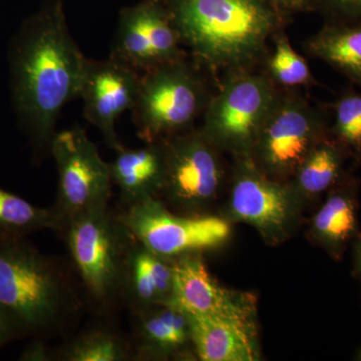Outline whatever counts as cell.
<instances>
[{
  "mask_svg": "<svg viewBox=\"0 0 361 361\" xmlns=\"http://www.w3.org/2000/svg\"><path fill=\"white\" fill-rule=\"evenodd\" d=\"M14 51L16 106L35 149L51 152L59 114L80 97L87 59L56 6L28 25Z\"/></svg>",
  "mask_w": 361,
  "mask_h": 361,
  "instance_id": "obj_1",
  "label": "cell"
},
{
  "mask_svg": "<svg viewBox=\"0 0 361 361\" xmlns=\"http://www.w3.org/2000/svg\"><path fill=\"white\" fill-rule=\"evenodd\" d=\"M0 304L25 337L45 339L70 331L85 306L71 263L42 253L26 237L0 234Z\"/></svg>",
  "mask_w": 361,
  "mask_h": 361,
  "instance_id": "obj_2",
  "label": "cell"
},
{
  "mask_svg": "<svg viewBox=\"0 0 361 361\" xmlns=\"http://www.w3.org/2000/svg\"><path fill=\"white\" fill-rule=\"evenodd\" d=\"M183 44L214 68H240L257 58L277 26L263 0H172Z\"/></svg>",
  "mask_w": 361,
  "mask_h": 361,
  "instance_id": "obj_3",
  "label": "cell"
},
{
  "mask_svg": "<svg viewBox=\"0 0 361 361\" xmlns=\"http://www.w3.org/2000/svg\"><path fill=\"white\" fill-rule=\"evenodd\" d=\"M66 244L85 306L109 316L123 305L126 260L135 237L110 205L75 216L59 233Z\"/></svg>",
  "mask_w": 361,
  "mask_h": 361,
  "instance_id": "obj_4",
  "label": "cell"
},
{
  "mask_svg": "<svg viewBox=\"0 0 361 361\" xmlns=\"http://www.w3.org/2000/svg\"><path fill=\"white\" fill-rule=\"evenodd\" d=\"M209 99L203 80L183 58L145 71L132 110L137 135L148 144L185 132Z\"/></svg>",
  "mask_w": 361,
  "mask_h": 361,
  "instance_id": "obj_5",
  "label": "cell"
},
{
  "mask_svg": "<svg viewBox=\"0 0 361 361\" xmlns=\"http://www.w3.org/2000/svg\"><path fill=\"white\" fill-rule=\"evenodd\" d=\"M49 153L58 170V193L51 208L61 230L75 216L108 205L113 186L110 164L102 159L82 128L77 126L56 133Z\"/></svg>",
  "mask_w": 361,
  "mask_h": 361,
  "instance_id": "obj_6",
  "label": "cell"
},
{
  "mask_svg": "<svg viewBox=\"0 0 361 361\" xmlns=\"http://www.w3.org/2000/svg\"><path fill=\"white\" fill-rule=\"evenodd\" d=\"M278 96L273 82L264 75H233L209 99L202 132L214 145L253 148Z\"/></svg>",
  "mask_w": 361,
  "mask_h": 361,
  "instance_id": "obj_7",
  "label": "cell"
},
{
  "mask_svg": "<svg viewBox=\"0 0 361 361\" xmlns=\"http://www.w3.org/2000/svg\"><path fill=\"white\" fill-rule=\"evenodd\" d=\"M120 214L137 241L168 259L219 245L230 233L221 218L175 215L158 198L125 207Z\"/></svg>",
  "mask_w": 361,
  "mask_h": 361,
  "instance_id": "obj_8",
  "label": "cell"
},
{
  "mask_svg": "<svg viewBox=\"0 0 361 361\" xmlns=\"http://www.w3.org/2000/svg\"><path fill=\"white\" fill-rule=\"evenodd\" d=\"M164 155L161 191L171 203L195 210L215 196L221 166L213 144L203 132H185L161 139Z\"/></svg>",
  "mask_w": 361,
  "mask_h": 361,
  "instance_id": "obj_9",
  "label": "cell"
},
{
  "mask_svg": "<svg viewBox=\"0 0 361 361\" xmlns=\"http://www.w3.org/2000/svg\"><path fill=\"white\" fill-rule=\"evenodd\" d=\"M322 116L302 97L278 96L254 145L263 165L278 174L298 169L322 139Z\"/></svg>",
  "mask_w": 361,
  "mask_h": 361,
  "instance_id": "obj_10",
  "label": "cell"
},
{
  "mask_svg": "<svg viewBox=\"0 0 361 361\" xmlns=\"http://www.w3.org/2000/svg\"><path fill=\"white\" fill-rule=\"evenodd\" d=\"M180 44L170 13L156 2H145L123 14L111 56L145 73L182 59Z\"/></svg>",
  "mask_w": 361,
  "mask_h": 361,
  "instance_id": "obj_11",
  "label": "cell"
},
{
  "mask_svg": "<svg viewBox=\"0 0 361 361\" xmlns=\"http://www.w3.org/2000/svg\"><path fill=\"white\" fill-rule=\"evenodd\" d=\"M140 82L139 71L114 56L103 61L87 59L85 63L80 92L85 118L115 151L123 146L116 135V123L125 111L134 108Z\"/></svg>",
  "mask_w": 361,
  "mask_h": 361,
  "instance_id": "obj_12",
  "label": "cell"
},
{
  "mask_svg": "<svg viewBox=\"0 0 361 361\" xmlns=\"http://www.w3.org/2000/svg\"><path fill=\"white\" fill-rule=\"evenodd\" d=\"M174 282L171 303L188 314L203 315L232 323L253 336L250 297L233 293L211 276L200 256L195 253L173 261Z\"/></svg>",
  "mask_w": 361,
  "mask_h": 361,
  "instance_id": "obj_13",
  "label": "cell"
},
{
  "mask_svg": "<svg viewBox=\"0 0 361 361\" xmlns=\"http://www.w3.org/2000/svg\"><path fill=\"white\" fill-rule=\"evenodd\" d=\"M241 171L232 191L235 217L265 233L283 229L292 214L288 190L267 179L250 165Z\"/></svg>",
  "mask_w": 361,
  "mask_h": 361,
  "instance_id": "obj_14",
  "label": "cell"
},
{
  "mask_svg": "<svg viewBox=\"0 0 361 361\" xmlns=\"http://www.w3.org/2000/svg\"><path fill=\"white\" fill-rule=\"evenodd\" d=\"M173 261L157 255L135 240L123 278V303L132 315L172 301Z\"/></svg>",
  "mask_w": 361,
  "mask_h": 361,
  "instance_id": "obj_15",
  "label": "cell"
},
{
  "mask_svg": "<svg viewBox=\"0 0 361 361\" xmlns=\"http://www.w3.org/2000/svg\"><path fill=\"white\" fill-rule=\"evenodd\" d=\"M132 316L130 339L134 360L178 355L188 342H192L187 313L175 304H160Z\"/></svg>",
  "mask_w": 361,
  "mask_h": 361,
  "instance_id": "obj_16",
  "label": "cell"
},
{
  "mask_svg": "<svg viewBox=\"0 0 361 361\" xmlns=\"http://www.w3.org/2000/svg\"><path fill=\"white\" fill-rule=\"evenodd\" d=\"M110 163L111 180L121 191L125 207L158 198L164 183V155L160 140L140 149L120 147Z\"/></svg>",
  "mask_w": 361,
  "mask_h": 361,
  "instance_id": "obj_17",
  "label": "cell"
},
{
  "mask_svg": "<svg viewBox=\"0 0 361 361\" xmlns=\"http://www.w3.org/2000/svg\"><path fill=\"white\" fill-rule=\"evenodd\" d=\"M192 342L197 356L203 361L255 360L253 336L232 323L188 314Z\"/></svg>",
  "mask_w": 361,
  "mask_h": 361,
  "instance_id": "obj_18",
  "label": "cell"
},
{
  "mask_svg": "<svg viewBox=\"0 0 361 361\" xmlns=\"http://www.w3.org/2000/svg\"><path fill=\"white\" fill-rule=\"evenodd\" d=\"M307 49L361 87V20L330 23L308 40Z\"/></svg>",
  "mask_w": 361,
  "mask_h": 361,
  "instance_id": "obj_19",
  "label": "cell"
},
{
  "mask_svg": "<svg viewBox=\"0 0 361 361\" xmlns=\"http://www.w3.org/2000/svg\"><path fill=\"white\" fill-rule=\"evenodd\" d=\"M56 360H134L130 339L108 326L85 329L54 350Z\"/></svg>",
  "mask_w": 361,
  "mask_h": 361,
  "instance_id": "obj_20",
  "label": "cell"
},
{
  "mask_svg": "<svg viewBox=\"0 0 361 361\" xmlns=\"http://www.w3.org/2000/svg\"><path fill=\"white\" fill-rule=\"evenodd\" d=\"M61 231V222L51 208H40L0 188V234L26 237L32 233Z\"/></svg>",
  "mask_w": 361,
  "mask_h": 361,
  "instance_id": "obj_21",
  "label": "cell"
},
{
  "mask_svg": "<svg viewBox=\"0 0 361 361\" xmlns=\"http://www.w3.org/2000/svg\"><path fill=\"white\" fill-rule=\"evenodd\" d=\"M344 149L336 141L320 140L298 168L299 186L306 193H322L341 178Z\"/></svg>",
  "mask_w": 361,
  "mask_h": 361,
  "instance_id": "obj_22",
  "label": "cell"
},
{
  "mask_svg": "<svg viewBox=\"0 0 361 361\" xmlns=\"http://www.w3.org/2000/svg\"><path fill=\"white\" fill-rule=\"evenodd\" d=\"M316 234L331 248L339 249L357 229L355 202L348 192H336L327 199L314 218Z\"/></svg>",
  "mask_w": 361,
  "mask_h": 361,
  "instance_id": "obj_23",
  "label": "cell"
},
{
  "mask_svg": "<svg viewBox=\"0 0 361 361\" xmlns=\"http://www.w3.org/2000/svg\"><path fill=\"white\" fill-rule=\"evenodd\" d=\"M336 141L344 151L361 157V94L344 92L334 106Z\"/></svg>",
  "mask_w": 361,
  "mask_h": 361,
  "instance_id": "obj_24",
  "label": "cell"
},
{
  "mask_svg": "<svg viewBox=\"0 0 361 361\" xmlns=\"http://www.w3.org/2000/svg\"><path fill=\"white\" fill-rule=\"evenodd\" d=\"M269 71L273 80L285 87H298L312 82L307 63L284 37H277Z\"/></svg>",
  "mask_w": 361,
  "mask_h": 361,
  "instance_id": "obj_25",
  "label": "cell"
},
{
  "mask_svg": "<svg viewBox=\"0 0 361 361\" xmlns=\"http://www.w3.org/2000/svg\"><path fill=\"white\" fill-rule=\"evenodd\" d=\"M331 23L361 20V0H320Z\"/></svg>",
  "mask_w": 361,
  "mask_h": 361,
  "instance_id": "obj_26",
  "label": "cell"
},
{
  "mask_svg": "<svg viewBox=\"0 0 361 361\" xmlns=\"http://www.w3.org/2000/svg\"><path fill=\"white\" fill-rule=\"evenodd\" d=\"M23 338H25V336L20 323L0 304V349L11 342Z\"/></svg>",
  "mask_w": 361,
  "mask_h": 361,
  "instance_id": "obj_27",
  "label": "cell"
},
{
  "mask_svg": "<svg viewBox=\"0 0 361 361\" xmlns=\"http://www.w3.org/2000/svg\"><path fill=\"white\" fill-rule=\"evenodd\" d=\"M21 360L28 361H51L56 360L54 350L49 348L44 339L33 338L23 350L20 356Z\"/></svg>",
  "mask_w": 361,
  "mask_h": 361,
  "instance_id": "obj_28",
  "label": "cell"
},
{
  "mask_svg": "<svg viewBox=\"0 0 361 361\" xmlns=\"http://www.w3.org/2000/svg\"><path fill=\"white\" fill-rule=\"evenodd\" d=\"M275 6L284 11H300L310 6L316 0H271ZM320 1V0H319Z\"/></svg>",
  "mask_w": 361,
  "mask_h": 361,
  "instance_id": "obj_29",
  "label": "cell"
},
{
  "mask_svg": "<svg viewBox=\"0 0 361 361\" xmlns=\"http://www.w3.org/2000/svg\"><path fill=\"white\" fill-rule=\"evenodd\" d=\"M357 267L358 270L361 272V244L360 245V248H358L357 252Z\"/></svg>",
  "mask_w": 361,
  "mask_h": 361,
  "instance_id": "obj_30",
  "label": "cell"
}]
</instances>
